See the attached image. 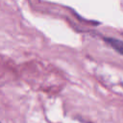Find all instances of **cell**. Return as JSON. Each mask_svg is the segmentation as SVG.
I'll list each match as a JSON object with an SVG mask.
<instances>
[{
	"instance_id": "6da1fadb",
	"label": "cell",
	"mask_w": 123,
	"mask_h": 123,
	"mask_svg": "<svg viewBox=\"0 0 123 123\" xmlns=\"http://www.w3.org/2000/svg\"><path fill=\"white\" fill-rule=\"evenodd\" d=\"M104 40L111 47L113 48L117 53H119L120 55L123 56V41L113 38V37H105Z\"/></svg>"
},
{
	"instance_id": "7a4b0ae2",
	"label": "cell",
	"mask_w": 123,
	"mask_h": 123,
	"mask_svg": "<svg viewBox=\"0 0 123 123\" xmlns=\"http://www.w3.org/2000/svg\"><path fill=\"white\" fill-rule=\"evenodd\" d=\"M0 123H1V122H0Z\"/></svg>"
}]
</instances>
